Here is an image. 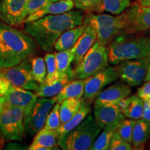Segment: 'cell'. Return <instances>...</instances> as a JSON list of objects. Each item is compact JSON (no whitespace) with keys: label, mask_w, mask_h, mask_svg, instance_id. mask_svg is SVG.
Here are the masks:
<instances>
[{"label":"cell","mask_w":150,"mask_h":150,"mask_svg":"<svg viewBox=\"0 0 150 150\" xmlns=\"http://www.w3.org/2000/svg\"><path fill=\"white\" fill-rule=\"evenodd\" d=\"M85 15L80 10L64 13L49 15L34 21L24 23V31L47 53L52 52L56 41L67 30L83 24Z\"/></svg>","instance_id":"6da1fadb"},{"label":"cell","mask_w":150,"mask_h":150,"mask_svg":"<svg viewBox=\"0 0 150 150\" xmlns=\"http://www.w3.org/2000/svg\"><path fill=\"white\" fill-rule=\"evenodd\" d=\"M36 50V42L29 35L0 22V68L17 65Z\"/></svg>","instance_id":"7a4b0ae2"},{"label":"cell","mask_w":150,"mask_h":150,"mask_svg":"<svg viewBox=\"0 0 150 150\" xmlns=\"http://www.w3.org/2000/svg\"><path fill=\"white\" fill-rule=\"evenodd\" d=\"M108 63L116 65L124 61L150 58V35H119L107 46Z\"/></svg>","instance_id":"3957f363"},{"label":"cell","mask_w":150,"mask_h":150,"mask_svg":"<svg viewBox=\"0 0 150 150\" xmlns=\"http://www.w3.org/2000/svg\"><path fill=\"white\" fill-rule=\"evenodd\" d=\"M101 131L102 129L94 116L90 113L77 127L60 139L58 143L64 150H88Z\"/></svg>","instance_id":"277c9868"},{"label":"cell","mask_w":150,"mask_h":150,"mask_svg":"<svg viewBox=\"0 0 150 150\" xmlns=\"http://www.w3.org/2000/svg\"><path fill=\"white\" fill-rule=\"evenodd\" d=\"M24 116L22 108L0 100V139L22 142L26 134Z\"/></svg>","instance_id":"5b68a950"},{"label":"cell","mask_w":150,"mask_h":150,"mask_svg":"<svg viewBox=\"0 0 150 150\" xmlns=\"http://www.w3.org/2000/svg\"><path fill=\"white\" fill-rule=\"evenodd\" d=\"M107 47L98 40L85 54L83 59L73 69L72 79H84L108 66Z\"/></svg>","instance_id":"8992f818"},{"label":"cell","mask_w":150,"mask_h":150,"mask_svg":"<svg viewBox=\"0 0 150 150\" xmlns=\"http://www.w3.org/2000/svg\"><path fill=\"white\" fill-rule=\"evenodd\" d=\"M83 24L90 25L97 33V40L107 47L121 33L118 17L111 15L88 13Z\"/></svg>","instance_id":"52a82bcc"},{"label":"cell","mask_w":150,"mask_h":150,"mask_svg":"<svg viewBox=\"0 0 150 150\" xmlns=\"http://www.w3.org/2000/svg\"><path fill=\"white\" fill-rule=\"evenodd\" d=\"M117 17L121 33L136 34L150 30V5L141 6L137 3Z\"/></svg>","instance_id":"ba28073f"},{"label":"cell","mask_w":150,"mask_h":150,"mask_svg":"<svg viewBox=\"0 0 150 150\" xmlns=\"http://www.w3.org/2000/svg\"><path fill=\"white\" fill-rule=\"evenodd\" d=\"M56 98L38 97L31 108L24 113V126L25 132L34 136L45 126L47 117L55 104Z\"/></svg>","instance_id":"9c48e42d"},{"label":"cell","mask_w":150,"mask_h":150,"mask_svg":"<svg viewBox=\"0 0 150 150\" xmlns=\"http://www.w3.org/2000/svg\"><path fill=\"white\" fill-rule=\"evenodd\" d=\"M150 58L124 61L116 65L117 74L122 81L131 87L138 86L144 81Z\"/></svg>","instance_id":"30bf717a"},{"label":"cell","mask_w":150,"mask_h":150,"mask_svg":"<svg viewBox=\"0 0 150 150\" xmlns=\"http://www.w3.org/2000/svg\"><path fill=\"white\" fill-rule=\"evenodd\" d=\"M1 75L16 87L35 91L40 83L33 77L29 59H25L17 65L1 70Z\"/></svg>","instance_id":"8fae6325"},{"label":"cell","mask_w":150,"mask_h":150,"mask_svg":"<svg viewBox=\"0 0 150 150\" xmlns=\"http://www.w3.org/2000/svg\"><path fill=\"white\" fill-rule=\"evenodd\" d=\"M118 78L119 76L115 65L108 66L103 69L86 79L83 97L92 103L105 86L114 82Z\"/></svg>","instance_id":"7c38bea8"},{"label":"cell","mask_w":150,"mask_h":150,"mask_svg":"<svg viewBox=\"0 0 150 150\" xmlns=\"http://www.w3.org/2000/svg\"><path fill=\"white\" fill-rule=\"evenodd\" d=\"M130 87L121 81L116 82L107 88L103 89L95 97L94 108L106 105L118 104L121 100L130 96L131 93Z\"/></svg>","instance_id":"4fadbf2b"},{"label":"cell","mask_w":150,"mask_h":150,"mask_svg":"<svg viewBox=\"0 0 150 150\" xmlns=\"http://www.w3.org/2000/svg\"><path fill=\"white\" fill-rule=\"evenodd\" d=\"M29 0H1L0 19L6 24L16 26L23 23L24 12Z\"/></svg>","instance_id":"5bb4252c"},{"label":"cell","mask_w":150,"mask_h":150,"mask_svg":"<svg viewBox=\"0 0 150 150\" xmlns=\"http://www.w3.org/2000/svg\"><path fill=\"white\" fill-rule=\"evenodd\" d=\"M37 98L35 93H32L31 91L16 87L11 84L5 95L0 97V100L22 108L25 113L31 108Z\"/></svg>","instance_id":"9a60e30c"},{"label":"cell","mask_w":150,"mask_h":150,"mask_svg":"<svg viewBox=\"0 0 150 150\" xmlns=\"http://www.w3.org/2000/svg\"><path fill=\"white\" fill-rule=\"evenodd\" d=\"M94 118L102 130L108 127L117 126L125 116L119 106L113 104L94 108Z\"/></svg>","instance_id":"2e32d148"},{"label":"cell","mask_w":150,"mask_h":150,"mask_svg":"<svg viewBox=\"0 0 150 150\" xmlns=\"http://www.w3.org/2000/svg\"><path fill=\"white\" fill-rule=\"evenodd\" d=\"M97 40V33L91 26L86 25L83 32L79 38L78 40L72 48L73 52L72 63L76 66L85 54Z\"/></svg>","instance_id":"e0dca14e"},{"label":"cell","mask_w":150,"mask_h":150,"mask_svg":"<svg viewBox=\"0 0 150 150\" xmlns=\"http://www.w3.org/2000/svg\"><path fill=\"white\" fill-rule=\"evenodd\" d=\"M74 6V4L72 0H59L50 3L28 16L24 20V23L34 21L49 15L64 13L72 10Z\"/></svg>","instance_id":"ac0fdd59"},{"label":"cell","mask_w":150,"mask_h":150,"mask_svg":"<svg viewBox=\"0 0 150 150\" xmlns=\"http://www.w3.org/2000/svg\"><path fill=\"white\" fill-rule=\"evenodd\" d=\"M33 142L29 146V150L59 149V136L56 131L42 128L34 136Z\"/></svg>","instance_id":"d6986e66"},{"label":"cell","mask_w":150,"mask_h":150,"mask_svg":"<svg viewBox=\"0 0 150 150\" xmlns=\"http://www.w3.org/2000/svg\"><path fill=\"white\" fill-rule=\"evenodd\" d=\"M91 112V102H90L88 100H87L84 97H82L81 104L80 108L78 110V112L71 118L70 120L61 125V127L56 130L57 132L58 136H59V140L61 139L67 133H69L72 129H74L75 127H77L85 119L86 116Z\"/></svg>","instance_id":"ffe728a7"},{"label":"cell","mask_w":150,"mask_h":150,"mask_svg":"<svg viewBox=\"0 0 150 150\" xmlns=\"http://www.w3.org/2000/svg\"><path fill=\"white\" fill-rule=\"evenodd\" d=\"M117 105L126 117L136 120L142 118L143 99L138 95L129 96L121 100Z\"/></svg>","instance_id":"44dd1931"},{"label":"cell","mask_w":150,"mask_h":150,"mask_svg":"<svg viewBox=\"0 0 150 150\" xmlns=\"http://www.w3.org/2000/svg\"><path fill=\"white\" fill-rule=\"evenodd\" d=\"M73 69L71 68L66 74L59 78L55 83L52 84L40 83L38 88L35 91L38 97H53L60 93L63 88L72 79Z\"/></svg>","instance_id":"7402d4cb"},{"label":"cell","mask_w":150,"mask_h":150,"mask_svg":"<svg viewBox=\"0 0 150 150\" xmlns=\"http://www.w3.org/2000/svg\"><path fill=\"white\" fill-rule=\"evenodd\" d=\"M86 27V24H83L65 31L56 41L54 48L58 52L64 51L72 48L78 40L79 38L83 32Z\"/></svg>","instance_id":"603a6c76"},{"label":"cell","mask_w":150,"mask_h":150,"mask_svg":"<svg viewBox=\"0 0 150 150\" xmlns=\"http://www.w3.org/2000/svg\"><path fill=\"white\" fill-rule=\"evenodd\" d=\"M150 138V124L142 120H136L132 135V145L135 149H143Z\"/></svg>","instance_id":"cb8c5ba5"},{"label":"cell","mask_w":150,"mask_h":150,"mask_svg":"<svg viewBox=\"0 0 150 150\" xmlns=\"http://www.w3.org/2000/svg\"><path fill=\"white\" fill-rule=\"evenodd\" d=\"M86 79H73L69 82L63 90L55 97L56 103H61L68 98L81 99L83 96L84 86Z\"/></svg>","instance_id":"d4e9b609"},{"label":"cell","mask_w":150,"mask_h":150,"mask_svg":"<svg viewBox=\"0 0 150 150\" xmlns=\"http://www.w3.org/2000/svg\"><path fill=\"white\" fill-rule=\"evenodd\" d=\"M81 99L68 98L60 103L59 113L61 125L69 121L79 110Z\"/></svg>","instance_id":"484cf974"},{"label":"cell","mask_w":150,"mask_h":150,"mask_svg":"<svg viewBox=\"0 0 150 150\" xmlns=\"http://www.w3.org/2000/svg\"><path fill=\"white\" fill-rule=\"evenodd\" d=\"M56 67H57L58 78H61L65 74L68 72L71 68H72L71 65L72 63L73 52L72 49L64 50L55 53Z\"/></svg>","instance_id":"4316f807"},{"label":"cell","mask_w":150,"mask_h":150,"mask_svg":"<svg viewBox=\"0 0 150 150\" xmlns=\"http://www.w3.org/2000/svg\"><path fill=\"white\" fill-rule=\"evenodd\" d=\"M130 0H102L99 13L106 12L117 16L130 6Z\"/></svg>","instance_id":"83f0119b"},{"label":"cell","mask_w":150,"mask_h":150,"mask_svg":"<svg viewBox=\"0 0 150 150\" xmlns=\"http://www.w3.org/2000/svg\"><path fill=\"white\" fill-rule=\"evenodd\" d=\"M117 126L108 127L103 129L99 133L95 142L90 148V150H108L110 142L114 133L115 132Z\"/></svg>","instance_id":"f1b7e54d"},{"label":"cell","mask_w":150,"mask_h":150,"mask_svg":"<svg viewBox=\"0 0 150 150\" xmlns=\"http://www.w3.org/2000/svg\"><path fill=\"white\" fill-rule=\"evenodd\" d=\"M33 77L38 83H42L45 80L47 68L45 59L42 57H33L29 59Z\"/></svg>","instance_id":"f546056e"},{"label":"cell","mask_w":150,"mask_h":150,"mask_svg":"<svg viewBox=\"0 0 150 150\" xmlns=\"http://www.w3.org/2000/svg\"><path fill=\"white\" fill-rule=\"evenodd\" d=\"M45 61L47 75L45 83L52 84L55 83L58 80V72L56 67L55 54H52L51 52L47 53L45 56Z\"/></svg>","instance_id":"4dcf8cb0"},{"label":"cell","mask_w":150,"mask_h":150,"mask_svg":"<svg viewBox=\"0 0 150 150\" xmlns=\"http://www.w3.org/2000/svg\"><path fill=\"white\" fill-rule=\"evenodd\" d=\"M135 123H136V120L125 118L118 124L116 129V132L120 136L121 138L130 144L132 142L133 130H134Z\"/></svg>","instance_id":"1f68e13d"},{"label":"cell","mask_w":150,"mask_h":150,"mask_svg":"<svg viewBox=\"0 0 150 150\" xmlns=\"http://www.w3.org/2000/svg\"><path fill=\"white\" fill-rule=\"evenodd\" d=\"M60 104L55 103L51 110L49 112L47 117L45 124L43 128L47 130L55 131L61 127V119H60L59 113Z\"/></svg>","instance_id":"d6a6232c"},{"label":"cell","mask_w":150,"mask_h":150,"mask_svg":"<svg viewBox=\"0 0 150 150\" xmlns=\"http://www.w3.org/2000/svg\"><path fill=\"white\" fill-rule=\"evenodd\" d=\"M74 6L79 10L86 12L99 13L102 0H72Z\"/></svg>","instance_id":"836d02e7"},{"label":"cell","mask_w":150,"mask_h":150,"mask_svg":"<svg viewBox=\"0 0 150 150\" xmlns=\"http://www.w3.org/2000/svg\"><path fill=\"white\" fill-rule=\"evenodd\" d=\"M110 150H131L134 147L131 144L123 140L117 132L114 133L110 140L109 147Z\"/></svg>","instance_id":"e575fe53"},{"label":"cell","mask_w":150,"mask_h":150,"mask_svg":"<svg viewBox=\"0 0 150 150\" xmlns=\"http://www.w3.org/2000/svg\"><path fill=\"white\" fill-rule=\"evenodd\" d=\"M57 1L59 0H29L24 12V19L25 20L28 16L42 8L44 6Z\"/></svg>","instance_id":"d590c367"},{"label":"cell","mask_w":150,"mask_h":150,"mask_svg":"<svg viewBox=\"0 0 150 150\" xmlns=\"http://www.w3.org/2000/svg\"><path fill=\"white\" fill-rule=\"evenodd\" d=\"M137 95L143 100L150 101V81H145V83L138 88Z\"/></svg>","instance_id":"8d00e7d4"},{"label":"cell","mask_w":150,"mask_h":150,"mask_svg":"<svg viewBox=\"0 0 150 150\" xmlns=\"http://www.w3.org/2000/svg\"><path fill=\"white\" fill-rule=\"evenodd\" d=\"M142 119L150 124V101L143 100V111Z\"/></svg>","instance_id":"74e56055"},{"label":"cell","mask_w":150,"mask_h":150,"mask_svg":"<svg viewBox=\"0 0 150 150\" xmlns=\"http://www.w3.org/2000/svg\"><path fill=\"white\" fill-rule=\"evenodd\" d=\"M11 85L6 79L0 75V97L4 96Z\"/></svg>","instance_id":"f35d334b"},{"label":"cell","mask_w":150,"mask_h":150,"mask_svg":"<svg viewBox=\"0 0 150 150\" xmlns=\"http://www.w3.org/2000/svg\"><path fill=\"white\" fill-rule=\"evenodd\" d=\"M24 147V146L20 145L17 142H10L6 146V149H25V148Z\"/></svg>","instance_id":"ab89813d"},{"label":"cell","mask_w":150,"mask_h":150,"mask_svg":"<svg viewBox=\"0 0 150 150\" xmlns=\"http://www.w3.org/2000/svg\"><path fill=\"white\" fill-rule=\"evenodd\" d=\"M138 4L141 6H148L150 5V0H138Z\"/></svg>","instance_id":"60d3db41"},{"label":"cell","mask_w":150,"mask_h":150,"mask_svg":"<svg viewBox=\"0 0 150 150\" xmlns=\"http://www.w3.org/2000/svg\"><path fill=\"white\" fill-rule=\"evenodd\" d=\"M144 81H150V61H149V64H148L147 74H146V76L145 77V79H144Z\"/></svg>","instance_id":"b9f144b4"},{"label":"cell","mask_w":150,"mask_h":150,"mask_svg":"<svg viewBox=\"0 0 150 150\" xmlns=\"http://www.w3.org/2000/svg\"><path fill=\"white\" fill-rule=\"evenodd\" d=\"M1 70H2V69H1V68H0V75H1Z\"/></svg>","instance_id":"7bdbcfd3"}]
</instances>
